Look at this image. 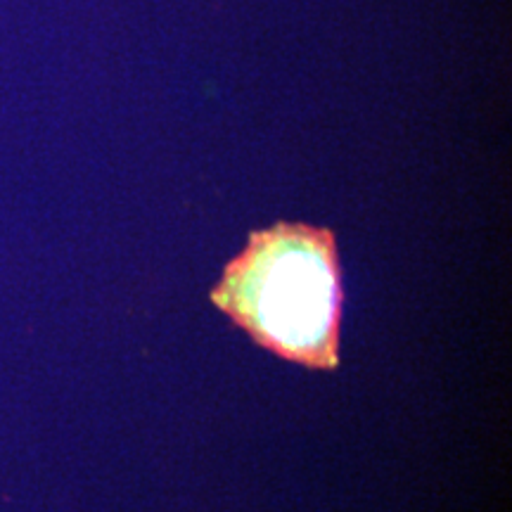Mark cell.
Wrapping results in <instances>:
<instances>
[{"label":"cell","instance_id":"1","mask_svg":"<svg viewBox=\"0 0 512 512\" xmlns=\"http://www.w3.org/2000/svg\"><path fill=\"white\" fill-rule=\"evenodd\" d=\"M211 302L271 354L311 370L339 366L344 287L330 228L280 221L254 230Z\"/></svg>","mask_w":512,"mask_h":512}]
</instances>
